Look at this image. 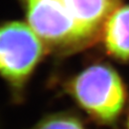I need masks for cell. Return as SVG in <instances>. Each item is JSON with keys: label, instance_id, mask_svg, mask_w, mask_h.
<instances>
[{"label": "cell", "instance_id": "obj_1", "mask_svg": "<svg viewBox=\"0 0 129 129\" xmlns=\"http://www.w3.org/2000/svg\"><path fill=\"white\" fill-rule=\"evenodd\" d=\"M65 91L90 118L101 124H114L122 114L128 92L120 74L110 64L87 66L65 83Z\"/></svg>", "mask_w": 129, "mask_h": 129}, {"label": "cell", "instance_id": "obj_2", "mask_svg": "<svg viewBox=\"0 0 129 129\" xmlns=\"http://www.w3.org/2000/svg\"><path fill=\"white\" fill-rule=\"evenodd\" d=\"M50 51L27 22L0 21V78L14 102L22 101L35 70Z\"/></svg>", "mask_w": 129, "mask_h": 129}, {"label": "cell", "instance_id": "obj_3", "mask_svg": "<svg viewBox=\"0 0 129 129\" xmlns=\"http://www.w3.org/2000/svg\"><path fill=\"white\" fill-rule=\"evenodd\" d=\"M62 14L84 34L93 44L100 39L101 32L122 0H51Z\"/></svg>", "mask_w": 129, "mask_h": 129}, {"label": "cell", "instance_id": "obj_4", "mask_svg": "<svg viewBox=\"0 0 129 129\" xmlns=\"http://www.w3.org/2000/svg\"><path fill=\"white\" fill-rule=\"evenodd\" d=\"M100 39L110 56L121 62H129V4L120 5L109 15Z\"/></svg>", "mask_w": 129, "mask_h": 129}, {"label": "cell", "instance_id": "obj_5", "mask_svg": "<svg viewBox=\"0 0 129 129\" xmlns=\"http://www.w3.org/2000/svg\"><path fill=\"white\" fill-rule=\"evenodd\" d=\"M33 129H86V127L75 115L57 113L44 118Z\"/></svg>", "mask_w": 129, "mask_h": 129}, {"label": "cell", "instance_id": "obj_6", "mask_svg": "<svg viewBox=\"0 0 129 129\" xmlns=\"http://www.w3.org/2000/svg\"><path fill=\"white\" fill-rule=\"evenodd\" d=\"M127 129H129V113H128V119H127Z\"/></svg>", "mask_w": 129, "mask_h": 129}]
</instances>
